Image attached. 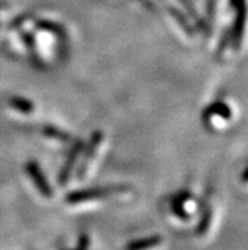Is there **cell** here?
I'll return each instance as SVG.
<instances>
[{
	"label": "cell",
	"mask_w": 248,
	"mask_h": 250,
	"mask_svg": "<svg viewBox=\"0 0 248 250\" xmlns=\"http://www.w3.org/2000/svg\"><path fill=\"white\" fill-rule=\"evenodd\" d=\"M124 190H126L124 187L90 188V189L76 190L73 193H69V196L66 197V202L70 205H77V203L99 200V198H107L109 196H114V193H122Z\"/></svg>",
	"instance_id": "cell-1"
},
{
	"label": "cell",
	"mask_w": 248,
	"mask_h": 250,
	"mask_svg": "<svg viewBox=\"0 0 248 250\" xmlns=\"http://www.w3.org/2000/svg\"><path fill=\"white\" fill-rule=\"evenodd\" d=\"M104 140V135L101 132H95L91 137L90 143H89L88 147L85 150V156L84 160L81 163V167L79 169V179H84L86 173L89 171V168H90L91 162L94 160L95 155H96V151L100 146L101 141Z\"/></svg>",
	"instance_id": "cell-2"
},
{
	"label": "cell",
	"mask_w": 248,
	"mask_h": 250,
	"mask_svg": "<svg viewBox=\"0 0 248 250\" xmlns=\"http://www.w3.org/2000/svg\"><path fill=\"white\" fill-rule=\"evenodd\" d=\"M27 173L29 174L31 179H33L36 187H37L38 190L41 192L42 196L46 197V198L52 197L54 192H52L51 187L48 186L47 179L44 178L43 173L41 171V169H39V167L37 165V163L28 162V164H27Z\"/></svg>",
	"instance_id": "cell-3"
},
{
	"label": "cell",
	"mask_w": 248,
	"mask_h": 250,
	"mask_svg": "<svg viewBox=\"0 0 248 250\" xmlns=\"http://www.w3.org/2000/svg\"><path fill=\"white\" fill-rule=\"evenodd\" d=\"M81 150H82V143L81 141H77V143L74 145L73 151H71L70 156L67 158L66 164H65V167H63L62 170H61V173H60V178H58V181H60L61 186H65V184L67 183V181H69L70 174H71V171H73L74 167H75L76 159L79 158Z\"/></svg>",
	"instance_id": "cell-4"
},
{
	"label": "cell",
	"mask_w": 248,
	"mask_h": 250,
	"mask_svg": "<svg viewBox=\"0 0 248 250\" xmlns=\"http://www.w3.org/2000/svg\"><path fill=\"white\" fill-rule=\"evenodd\" d=\"M161 243H162V239L160 236H150V238L139 239L137 241L129 243L126 250H152L160 247Z\"/></svg>",
	"instance_id": "cell-5"
},
{
	"label": "cell",
	"mask_w": 248,
	"mask_h": 250,
	"mask_svg": "<svg viewBox=\"0 0 248 250\" xmlns=\"http://www.w3.org/2000/svg\"><path fill=\"white\" fill-rule=\"evenodd\" d=\"M10 105L13 108H16L17 111L22 112V113H31L35 109V104L33 102L28 101V99H24L22 97H13L10 99Z\"/></svg>",
	"instance_id": "cell-6"
},
{
	"label": "cell",
	"mask_w": 248,
	"mask_h": 250,
	"mask_svg": "<svg viewBox=\"0 0 248 250\" xmlns=\"http://www.w3.org/2000/svg\"><path fill=\"white\" fill-rule=\"evenodd\" d=\"M43 132L46 136L51 137V139L60 140V141H70V140H71V137H70L66 132L58 130V128H56V127L46 126L44 127Z\"/></svg>",
	"instance_id": "cell-7"
},
{
	"label": "cell",
	"mask_w": 248,
	"mask_h": 250,
	"mask_svg": "<svg viewBox=\"0 0 248 250\" xmlns=\"http://www.w3.org/2000/svg\"><path fill=\"white\" fill-rule=\"evenodd\" d=\"M88 245H89V239L86 236H82L81 241H80L79 248L76 250H88Z\"/></svg>",
	"instance_id": "cell-8"
}]
</instances>
